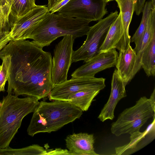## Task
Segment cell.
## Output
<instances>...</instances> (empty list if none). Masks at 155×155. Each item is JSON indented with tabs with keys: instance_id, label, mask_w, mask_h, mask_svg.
Segmentation results:
<instances>
[{
	"instance_id": "1",
	"label": "cell",
	"mask_w": 155,
	"mask_h": 155,
	"mask_svg": "<svg viewBox=\"0 0 155 155\" xmlns=\"http://www.w3.org/2000/svg\"><path fill=\"white\" fill-rule=\"evenodd\" d=\"M33 41H10L1 51L11 57L7 92L39 100L48 96L53 87L51 53Z\"/></svg>"
},
{
	"instance_id": "2",
	"label": "cell",
	"mask_w": 155,
	"mask_h": 155,
	"mask_svg": "<svg viewBox=\"0 0 155 155\" xmlns=\"http://www.w3.org/2000/svg\"><path fill=\"white\" fill-rule=\"evenodd\" d=\"M82 114L81 110L68 101H41L33 112L27 133L33 137L40 133L57 131L80 118Z\"/></svg>"
},
{
	"instance_id": "3",
	"label": "cell",
	"mask_w": 155,
	"mask_h": 155,
	"mask_svg": "<svg viewBox=\"0 0 155 155\" xmlns=\"http://www.w3.org/2000/svg\"><path fill=\"white\" fill-rule=\"evenodd\" d=\"M90 22L49 12L35 27L29 39L42 48L49 46L61 36L70 35L75 39L87 35Z\"/></svg>"
},
{
	"instance_id": "4",
	"label": "cell",
	"mask_w": 155,
	"mask_h": 155,
	"mask_svg": "<svg viewBox=\"0 0 155 155\" xmlns=\"http://www.w3.org/2000/svg\"><path fill=\"white\" fill-rule=\"evenodd\" d=\"M39 100L28 96L23 98L10 94L0 101V149L9 147L20 128L23 118L33 113Z\"/></svg>"
},
{
	"instance_id": "5",
	"label": "cell",
	"mask_w": 155,
	"mask_h": 155,
	"mask_svg": "<svg viewBox=\"0 0 155 155\" xmlns=\"http://www.w3.org/2000/svg\"><path fill=\"white\" fill-rule=\"evenodd\" d=\"M155 116V107L149 98L142 97L134 106L125 109L111 125V133L116 136L140 131L147 121Z\"/></svg>"
},
{
	"instance_id": "6",
	"label": "cell",
	"mask_w": 155,
	"mask_h": 155,
	"mask_svg": "<svg viewBox=\"0 0 155 155\" xmlns=\"http://www.w3.org/2000/svg\"><path fill=\"white\" fill-rule=\"evenodd\" d=\"M116 10L106 17L90 27L87 34V38L82 46L78 50L73 51L72 62L80 61L87 62L98 54L106 36L112 24L118 15Z\"/></svg>"
},
{
	"instance_id": "7",
	"label": "cell",
	"mask_w": 155,
	"mask_h": 155,
	"mask_svg": "<svg viewBox=\"0 0 155 155\" xmlns=\"http://www.w3.org/2000/svg\"><path fill=\"white\" fill-rule=\"evenodd\" d=\"M74 39L71 35L64 36L55 46L52 58L51 81L53 88L67 80L72 62Z\"/></svg>"
},
{
	"instance_id": "8",
	"label": "cell",
	"mask_w": 155,
	"mask_h": 155,
	"mask_svg": "<svg viewBox=\"0 0 155 155\" xmlns=\"http://www.w3.org/2000/svg\"><path fill=\"white\" fill-rule=\"evenodd\" d=\"M105 0H70L58 12L64 16L92 21L100 20L107 13Z\"/></svg>"
},
{
	"instance_id": "9",
	"label": "cell",
	"mask_w": 155,
	"mask_h": 155,
	"mask_svg": "<svg viewBox=\"0 0 155 155\" xmlns=\"http://www.w3.org/2000/svg\"><path fill=\"white\" fill-rule=\"evenodd\" d=\"M105 79L103 78L82 77L71 78L54 86L48 96L51 101H67L69 97L81 90L92 88L103 89Z\"/></svg>"
},
{
	"instance_id": "10",
	"label": "cell",
	"mask_w": 155,
	"mask_h": 155,
	"mask_svg": "<svg viewBox=\"0 0 155 155\" xmlns=\"http://www.w3.org/2000/svg\"><path fill=\"white\" fill-rule=\"evenodd\" d=\"M49 12L46 5H37L25 15L16 19L11 25V41L29 38L35 27Z\"/></svg>"
},
{
	"instance_id": "11",
	"label": "cell",
	"mask_w": 155,
	"mask_h": 155,
	"mask_svg": "<svg viewBox=\"0 0 155 155\" xmlns=\"http://www.w3.org/2000/svg\"><path fill=\"white\" fill-rule=\"evenodd\" d=\"M118 56L115 49L100 53L74 71L71 78L94 77L98 72L115 66Z\"/></svg>"
},
{
	"instance_id": "12",
	"label": "cell",
	"mask_w": 155,
	"mask_h": 155,
	"mask_svg": "<svg viewBox=\"0 0 155 155\" xmlns=\"http://www.w3.org/2000/svg\"><path fill=\"white\" fill-rule=\"evenodd\" d=\"M115 66L125 86L142 68L136 52L130 45L127 49L119 51Z\"/></svg>"
},
{
	"instance_id": "13",
	"label": "cell",
	"mask_w": 155,
	"mask_h": 155,
	"mask_svg": "<svg viewBox=\"0 0 155 155\" xmlns=\"http://www.w3.org/2000/svg\"><path fill=\"white\" fill-rule=\"evenodd\" d=\"M125 87L117 70L115 69L112 78L110 97L98 117L101 121L103 122L108 119H114V111L117 104L121 99L127 96Z\"/></svg>"
},
{
	"instance_id": "14",
	"label": "cell",
	"mask_w": 155,
	"mask_h": 155,
	"mask_svg": "<svg viewBox=\"0 0 155 155\" xmlns=\"http://www.w3.org/2000/svg\"><path fill=\"white\" fill-rule=\"evenodd\" d=\"M130 142L115 148L117 155H130L139 150L152 141L155 137V117L153 122L143 132L138 131L130 134Z\"/></svg>"
},
{
	"instance_id": "15",
	"label": "cell",
	"mask_w": 155,
	"mask_h": 155,
	"mask_svg": "<svg viewBox=\"0 0 155 155\" xmlns=\"http://www.w3.org/2000/svg\"><path fill=\"white\" fill-rule=\"evenodd\" d=\"M65 141L70 155H98L94 151V138L93 134L73 133L68 135Z\"/></svg>"
},
{
	"instance_id": "16",
	"label": "cell",
	"mask_w": 155,
	"mask_h": 155,
	"mask_svg": "<svg viewBox=\"0 0 155 155\" xmlns=\"http://www.w3.org/2000/svg\"><path fill=\"white\" fill-rule=\"evenodd\" d=\"M128 47L125 41L121 18L119 13L109 28L100 52H106L113 49L123 50Z\"/></svg>"
},
{
	"instance_id": "17",
	"label": "cell",
	"mask_w": 155,
	"mask_h": 155,
	"mask_svg": "<svg viewBox=\"0 0 155 155\" xmlns=\"http://www.w3.org/2000/svg\"><path fill=\"white\" fill-rule=\"evenodd\" d=\"M120 10L125 42L128 47L130 43L129 27L135 11L136 0H115Z\"/></svg>"
},
{
	"instance_id": "18",
	"label": "cell",
	"mask_w": 155,
	"mask_h": 155,
	"mask_svg": "<svg viewBox=\"0 0 155 155\" xmlns=\"http://www.w3.org/2000/svg\"><path fill=\"white\" fill-rule=\"evenodd\" d=\"M102 90L100 88H92L81 90L71 96L67 101L82 111H86L94 98Z\"/></svg>"
},
{
	"instance_id": "19",
	"label": "cell",
	"mask_w": 155,
	"mask_h": 155,
	"mask_svg": "<svg viewBox=\"0 0 155 155\" xmlns=\"http://www.w3.org/2000/svg\"><path fill=\"white\" fill-rule=\"evenodd\" d=\"M141 65L147 75H155V28L153 31L150 40L145 49L141 58Z\"/></svg>"
},
{
	"instance_id": "20",
	"label": "cell",
	"mask_w": 155,
	"mask_h": 155,
	"mask_svg": "<svg viewBox=\"0 0 155 155\" xmlns=\"http://www.w3.org/2000/svg\"><path fill=\"white\" fill-rule=\"evenodd\" d=\"M152 8L151 1L145 2L142 12L143 15L140 25L130 38V42H134L135 45V47L134 50L136 54L140 49L146 29L148 18Z\"/></svg>"
},
{
	"instance_id": "21",
	"label": "cell",
	"mask_w": 155,
	"mask_h": 155,
	"mask_svg": "<svg viewBox=\"0 0 155 155\" xmlns=\"http://www.w3.org/2000/svg\"><path fill=\"white\" fill-rule=\"evenodd\" d=\"M47 150L37 144L21 148L14 149L9 147L0 149V155H47Z\"/></svg>"
},
{
	"instance_id": "22",
	"label": "cell",
	"mask_w": 155,
	"mask_h": 155,
	"mask_svg": "<svg viewBox=\"0 0 155 155\" xmlns=\"http://www.w3.org/2000/svg\"><path fill=\"white\" fill-rule=\"evenodd\" d=\"M37 6L35 0H12L10 14L16 19L25 15Z\"/></svg>"
},
{
	"instance_id": "23",
	"label": "cell",
	"mask_w": 155,
	"mask_h": 155,
	"mask_svg": "<svg viewBox=\"0 0 155 155\" xmlns=\"http://www.w3.org/2000/svg\"><path fill=\"white\" fill-rule=\"evenodd\" d=\"M10 30L9 17L0 12V51L11 41Z\"/></svg>"
},
{
	"instance_id": "24",
	"label": "cell",
	"mask_w": 155,
	"mask_h": 155,
	"mask_svg": "<svg viewBox=\"0 0 155 155\" xmlns=\"http://www.w3.org/2000/svg\"><path fill=\"white\" fill-rule=\"evenodd\" d=\"M2 64L0 69V92L5 91V85L8 78L11 57L9 54L0 51Z\"/></svg>"
},
{
	"instance_id": "25",
	"label": "cell",
	"mask_w": 155,
	"mask_h": 155,
	"mask_svg": "<svg viewBox=\"0 0 155 155\" xmlns=\"http://www.w3.org/2000/svg\"><path fill=\"white\" fill-rule=\"evenodd\" d=\"M12 0H0V6L2 7L9 15Z\"/></svg>"
},
{
	"instance_id": "26",
	"label": "cell",
	"mask_w": 155,
	"mask_h": 155,
	"mask_svg": "<svg viewBox=\"0 0 155 155\" xmlns=\"http://www.w3.org/2000/svg\"><path fill=\"white\" fill-rule=\"evenodd\" d=\"M146 0H136L135 11L137 15H139L142 12Z\"/></svg>"
},
{
	"instance_id": "27",
	"label": "cell",
	"mask_w": 155,
	"mask_h": 155,
	"mask_svg": "<svg viewBox=\"0 0 155 155\" xmlns=\"http://www.w3.org/2000/svg\"><path fill=\"white\" fill-rule=\"evenodd\" d=\"M70 0H62L54 7L50 12L52 13L58 12L63 6L67 3Z\"/></svg>"
},
{
	"instance_id": "28",
	"label": "cell",
	"mask_w": 155,
	"mask_h": 155,
	"mask_svg": "<svg viewBox=\"0 0 155 155\" xmlns=\"http://www.w3.org/2000/svg\"><path fill=\"white\" fill-rule=\"evenodd\" d=\"M62 0H48L47 7L49 12L58 3Z\"/></svg>"
},
{
	"instance_id": "29",
	"label": "cell",
	"mask_w": 155,
	"mask_h": 155,
	"mask_svg": "<svg viewBox=\"0 0 155 155\" xmlns=\"http://www.w3.org/2000/svg\"><path fill=\"white\" fill-rule=\"evenodd\" d=\"M150 100L153 107H155V89H154L153 91L151 94L150 98Z\"/></svg>"
},
{
	"instance_id": "30",
	"label": "cell",
	"mask_w": 155,
	"mask_h": 155,
	"mask_svg": "<svg viewBox=\"0 0 155 155\" xmlns=\"http://www.w3.org/2000/svg\"><path fill=\"white\" fill-rule=\"evenodd\" d=\"M0 12H3L7 16L9 17V15H8L7 13L5 12V11L4 10V9L1 7L0 6Z\"/></svg>"
},
{
	"instance_id": "31",
	"label": "cell",
	"mask_w": 155,
	"mask_h": 155,
	"mask_svg": "<svg viewBox=\"0 0 155 155\" xmlns=\"http://www.w3.org/2000/svg\"><path fill=\"white\" fill-rule=\"evenodd\" d=\"M151 2L152 5V8H155V0H151Z\"/></svg>"
},
{
	"instance_id": "32",
	"label": "cell",
	"mask_w": 155,
	"mask_h": 155,
	"mask_svg": "<svg viewBox=\"0 0 155 155\" xmlns=\"http://www.w3.org/2000/svg\"><path fill=\"white\" fill-rule=\"evenodd\" d=\"M106 2L107 3V2H110V1H114V0H105Z\"/></svg>"
},
{
	"instance_id": "33",
	"label": "cell",
	"mask_w": 155,
	"mask_h": 155,
	"mask_svg": "<svg viewBox=\"0 0 155 155\" xmlns=\"http://www.w3.org/2000/svg\"><path fill=\"white\" fill-rule=\"evenodd\" d=\"M1 68V65H0V69Z\"/></svg>"
}]
</instances>
